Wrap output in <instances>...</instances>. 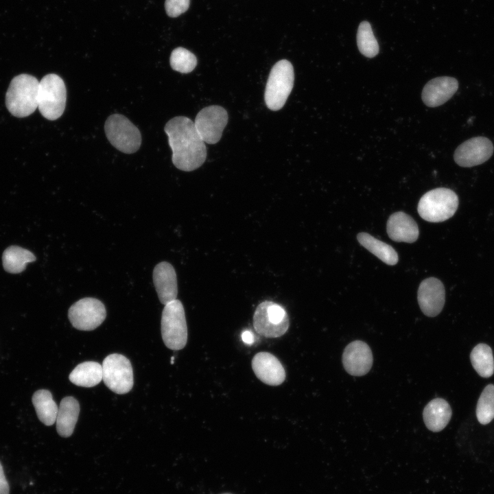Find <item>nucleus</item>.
<instances>
[{
  "label": "nucleus",
  "instance_id": "nucleus-1",
  "mask_svg": "<svg viewBox=\"0 0 494 494\" xmlns=\"http://www.w3.org/2000/svg\"><path fill=\"white\" fill-rule=\"evenodd\" d=\"M172 151V163L178 169L191 172L200 167L207 158L205 143L194 122L185 116H177L164 128Z\"/></svg>",
  "mask_w": 494,
  "mask_h": 494
},
{
  "label": "nucleus",
  "instance_id": "nucleus-2",
  "mask_svg": "<svg viewBox=\"0 0 494 494\" xmlns=\"http://www.w3.org/2000/svg\"><path fill=\"white\" fill-rule=\"evenodd\" d=\"M39 82L34 76L26 73L11 80L5 95V106L13 116L25 117L36 110Z\"/></svg>",
  "mask_w": 494,
  "mask_h": 494
},
{
  "label": "nucleus",
  "instance_id": "nucleus-3",
  "mask_svg": "<svg viewBox=\"0 0 494 494\" xmlns=\"http://www.w3.org/2000/svg\"><path fill=\"white\" fill-rule=\"evenodd\" d=\"M458 198L450 189L436 188L426 192L420 199L419 215L430 222H441L451 217L458 207Z\"/></svg>",
  "mask_w": 494,
  "mask_h": 494
},
{
  "label": "nucleus",
  "instance_id": "nucleus-4",
  "mask_svg": "<svg viewBox=\"0 0 494 494\" xmlns=\"http://www.w3.org/2000/svg\"><path fill=\"white\" fill-rule=\"evenodd\" d=\"M294 81V68L290 62L281 60L272 67L266 86L264 99L271 110L283 108L290 95Z\"/></svg>",
  "mask_w": 494,
  "mask_h": 494
},
{
  "label": "nucleus",
  "instance_id": "nucleus-5",
  "mask_svg": "<svg viewBox=\"0 0 494 494\" xmlns=\"http://www.w3.org/2000/svg\"><path fill=\"white\" fill-rule=\"evenodd\" d=\"M67 90L63 80L55 73L45 75L39 82L38 108L41 115L53 121L65 109Z\"/></svg>",
  "mask_w": 494,
  "mask_h": 494
},
{
  "label": "nucleus",
  "instance_id": "nucleus-6",
  "mask_svg": "<svg viewBox=\"0 0 494 494\" xmlns=\"http://www.w3.org/2000/svg\"><path fill=\"white\" fill-rule=\"evenodd\" d=\"M161 336L169 349H183L187 342V327L182 303L176 299L165 305L161 316Z\"/></svg>",
  "mask_w": 494,
  "mask_h": 494
},
{
  "label": "nucleus",
  "instance_id": "nucleus-7",
  "mask_svg": "<svg viewBox=\"0 0 494 494\" xmlns=\"http://www.w3.org/2000/svg\"><path fill=\"white\" fill-rule=\"evenodd\" d=\"M104 130L111 145L121 152L132 154L139 149L141 144L139 130L124 115H110L105 122Z\"/></svg>",
  "mask_w": 494,
  "mask_h": 494
},
{
  "label": "nucleus",
  "instance_id": "nucleus-8",
  "mask_svg": "<svg viewBox=\"0 0 494 494\" xmlns=\"http://www.w3.org/2000/svg\"><path fill=\"white\" fill-rule=\"evenodd\" d=\"M290 322L285 310L279 304L272 301L261 303L253 316V326L261 336L278 338L287 331Z\"/></svg>",
  "mask_w": 494,
  "mask_h": 494
},
{
  "label": "nucleus",
  "instance_id": "nucleus-9",
  "mask_svg": "<svg viewBox=\"0 0 494 494\" xmlns=\"http://www.w3.org/2000/svg\"><path fill=\"white\" fill-rule=\"evenodd\" d=\"M102 380L113 392L123 395L133 386V372L130 360L123 355L113 353L102 363Z\"/></svg>",
  "mask_w": 494,
  "mask_h": 494
},
{
  "label": "nucleus",
  "instance_id": "nucleus-10",
  "mask_svg": "<svg viewBox=\"0 0 494 494\" xmlns=\"http://www.w3.org/2000/svg\"><path fill=\"white\" fill-rule=\"evenodd\" d=\"M106 316L104 305L99 300L91 297L78 301L68 311V317L72 326L82 331L96 329L104 322Z\"/></svg>",
  "mask_w": 494,
  "mask_h": 494
},
{
  "label": "nucleus",
  "instance_id": "nucleus-11",
  "mask_svg": "<svg viewBox=\"0 0 494 494\" xmlns=\"http://www.w3.org/2000/svg\"><path fill=\"white\" fill-rule=\"evenodd\" d=\"M228 119L227 111L223 107L212 105L202 108L193 122L204 142L215 144L220 140Z\"/></svg>",
  "mask_w": 494,
  "mask_h": 494
},
{
  "label": "nucleus",
  "instance_id": "nucleus-12",
  "mask_svg": "<svg viewBox=\"0 0 494 494\" xmlns=\"http://www.w3.org/2000/svg\"><path fill=\"white\" fill-rule=\"evenodd\" d=\"M493 153L492 142L486 137H476L461 143L455 150L454 158L459 166L471 167L486 162Z\"/></svg>",
  "mask_w": 494,
  "mask_h": 494
},
{
  "label": "nucleus",
  "instance_id": "nucleus-13",
  "mask_svg": "<svg viewBox=\"0 0 494 494\" xmlns=\"http://www.w3.org/2000/svg\"><path fill=\"white\" fill-rule=\"evenodd\" d=\"M417 299L421 310L425 316H436L445 305V291L443 283L434 277L424 279L419 287Z\"/></svg>",
  "mask_w": 494,
  "mask_h": 494
},
{
  "label": "nucleus",
  "instance_id": "nucleus-14",
  "mask_svg": "<svg viewBox=\"0 0 494 494\" xmlns=\"http://www.w3.org/2000/svg\"><path fill=\"white\" fill-rule=\"evenodd\" d=\"M342 360L344 368L353 376H363L368 373L373 362L370 348L362 340H354L346 345Z\"/></svg>",
  "mask_w": 494,
  "mask_h": 494
},
{
  "label": "nucleus",
  "instance_id": "nucleus-15",
  "mask_svg": "<svg viewBox=\"0 0 494 494\" xmlns=\"http://www.w3.org/2000/svg\"><path fill=\"white\" fill-rule=\"evenodd\" d=\"M257 377L269 386H279L285 379V371L280 361L268 352H259L252 360Z\"/></svg>",
  "mask_w": 494,
  "mask_h": 494
},
{
  "label": "nucleus",
  "instance_id": "nucleus-16",
  "mask_svg": "<svg viewBox=\"0 0 494 494\" xmlns=\"http://www.w3.org/2000/svg\"><path fill=\"white\" fill-rule=\"evenodd\" d=\"M458 82L449 76H441L430 80L422 91V100L429 107H436L447 102L457 91Z\"/></svg>",
  "mask_w": 494,
  "mask_h": 494
},
{
  "label": "nucleus",
  "instance_id": "nucleus-17",
  "mask_svg": "<svg viewBox=\"0 0 494 494\" xmlns=\"http://www.w3.org/2000/svg\"><path fill=\"white\" fill-rule=\"evenodd\" d=\"M153 282L160 302L164 305L176 299V274L172 265L166 261L158 263L153 270Z\"/></svg>",
  "mask_w": 494,
  "mask_h": 494
},
{
  "label": "nucleus",
  "instance_id": "nucleus-18",
  "mask_svg": "<svg viewBox=\"0 0 494 494\" xmlns=\"http://www.w3.org/2000/svg\"><path fill=\"white\" fill-rule=\"evenodd\" d=\"M386 231L389 237L397 242L413 243L419 237V227L408 214L398 211L388 218Z\"/></svg>",
  "mask_w": 494,
  "mask_h": 494
},
{
  "label": "nucleus",
  "instance_id": "nucleus-19",
  "mask_svg": "<svg viewBox=\"0 0 494 494\" xmlns=\"http://www.w3.org/2000/svg\"><path fill=\"white\" fill-rule=\"evenodd\" d=\"M451 414L450 405L442 398H436L430 401L423 411L425 426L434 432H440L447 426Z\"/></svg>",
  "mask_w": 494,
  "mask_h": 494
},
{
  "label": "nucleus",
  "instance_id": "nucleus-20",
  "mask_svg": "<svg viewBox=\"0 0 494 494\" xmlns=\"http://www.w3.org/2000/svg\"><path fill=\"white\" fill-rule=\"evenodd\" d=\"M80 413L78 401L73 397L62 399L56 416V430L64 438L69 437L73 432Z\"/></svg>",
  "mask_w": 494,
  "mask_h": 494
},
{
  "label": "nucleus",
  "instance_id": "nucleus-21",
  "mask_svg": "<svg viewBox=\"0 0 494 494\" xmlns=\"http://www.w3.org/2000/svg\"><path fill=\"white\" fill-rule=\"evenodd\" d=\"M69 379L76 386L93 387L102 380V366L93 361L82 362L71 371Z\"/></svg>",
  "mask_w": 494,
  "mask_h": 494
},
{
  "label": "nucleus",
  "instance_id": "nucleus-22",
  "mask_svg": "<svg viewBox=\"0 0 494 494\" xmlns=\"http://www.w3.org/2000/svg\"><path fill=\"white\" fill-rule=\"evenodd\" d=\"M32 401L38 419L45 425H52L56 422L58 407L51 392L38 390L34 393Z\"/></svg>",
  "mask_w": 494,
  "mask_h": 494
},
{
  "label": "nucleus",
  "instance_id": "nucleus-23",
  "mask_svg": "<svg viewBox=\"0 0 494 494\" xmlns=\"http://www.w3.org/2000/svg\"><path fill=\"white\" fill-rule=\"evenodd\" d=\"M357 239L363 247L385 263L393 266L398 262V255L391 246L364 232L358 233Z\"/></svg>",
  "mask_w": 494,
  "mask_h": 494
},
{
  "label": "nucleus",
  "instance_id": "nucleus-24",
  "mask_svg": "<svg viewBox=\"0 0 494 494\" xmlns=\"http://www.w3.org/2000/svg\"><path fill=\"white\" fill-rule=\"evenodd\" d=\"M35 260L36 257L32 252L17 246L7 248L2 255L4 270L12 274L23 272L28 263Z\"/></svg>",
  "mask_w": 494,
  "mask_h": 494
},
{
  "label": "nucleus",
  "instance_id": "nucleus-25",
  "mask_svg": "<svg viewBox=\"0 0 494 494\" xmlns=\"http://www.w3.org/2000/svg\"><path fill=\"white\" fill-rule=\"evenodd\" d=\"M471 364L478 374L484 378L494 373V360L491 348L484 343L477 344L470 354Z\"/></svg>",
  "mask_w": 494,
  "mask_h": 494
},
{
  "label": "nucleus",
  "instance_id": "nucleus-26",
  "mask_svg": "<svg viewBox=\"0 0 494 494\" xmlns=\"http://www.w3.org/2000/svg\"><path fill=\"white\" fill-rule=\"evenodd\" d=\"M357 44L360 53L367 58H373L379 52V45L368 21L360 23L357 33Z\"/></svg>",
  "mask_w": 494,
  "mask_h": 494
},
{
  "label": "nucleus",
  "instance_id": "nucleus-27",
  "mask_svg": "<svg viewBox=\"0 0 494 494\" xmlns=\"http://www.w3.org/2000/svg\"><path fill=\"white\" fill-rule=\"evenodd\" d=\"M477 419L482 425L494 419V385H487L482 392L476 407Z\"/></svg>",
  "mask_w": 494,
  "mask_h": 494
},
{
  "label": "nucleus",
  "instance_id": "nucleus-28",
  "mask_svg": "<svg viewBox=\"0 0 494 494\" xmlns=\"http://www.w3.org/2000/svg\"><path fill=\"white\" fill-rule=\"evenodd\" d=\"M169 62L174 71L181 73H189L196 67L197 58L188 49L177 47L172 51Z\"/></svg>",
  "mask_w": 494,
  "mask_h": 494
},
{
  "label": "nucleus",
  "instance_id": "nucleus-29",
  "mask_svg": "<svg viewBox=\"0 0 494 494\" xmlns=\"http://www.w3.org/2000/svg\"><path fill=\"white\" fill-rule=\"evenodd\" d=\"M190 4V0H165V8L170 17H177L185 12Z\"/></svg>",
  "mask_w": 494,
  "mask_h": 494
},
{
  "label": "nucleus",
  "instance_id": "nucleus-30",
  "mask_svg": "<svg viewBox=\"0 0 494 494\" xmlns=\"http://www.w3.org/2000/svg\"><path fill=\"white\" fill-rule=\"evenodd\" d=\"M10 486L5 478L3 467L0 462V494H9Z\"/></svg>",
  "mask_w": 494,
  "mask_h": 494
},
{
  "label": "nucleus",
  "instance_id": "nucleus-31",
  "mask_svg": "<svg viewBox=\"0 0 494 494\" xmlns=\"http://www.w3.org/2000/svg\"><path fill=\"white\" fill-rule=\"evenodd\" d=\"M242 339L244 343L252 344L254 342V335L251 331L246 330L242 333Z\"/></svg>",
  "mask_w": 494,
  "mask_h": 494
},
{
  "label": "nucleus",
  "instance_id": "nucleus-32",
  "mask_svg": "<svg viewBox=\"0 0 494 494\" xmlns=\"http://www.w3.org/2000/svg\"><path fill=\"white\" fill-rule=\"evenodd\" d=\"M221 494H232V493H221Z\"/></svg>",
  "mask_w": 494,
  "mask_h": 494
}]
</instances>
